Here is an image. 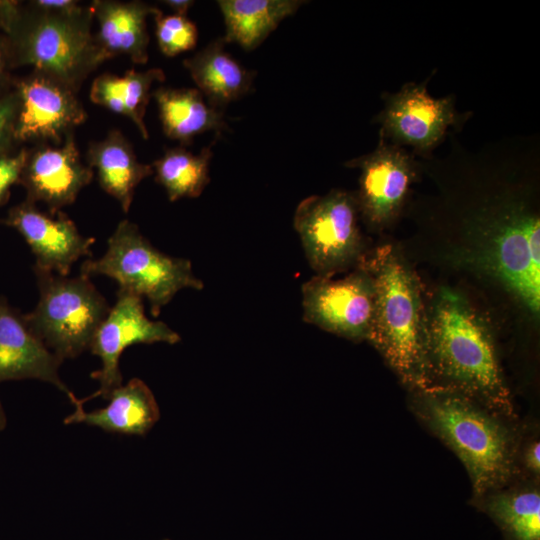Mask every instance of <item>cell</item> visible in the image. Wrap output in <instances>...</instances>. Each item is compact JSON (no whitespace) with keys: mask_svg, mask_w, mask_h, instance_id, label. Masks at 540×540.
<instances>
[{"mask_svg":"<svg viewBox=\"0 0 540 540\" xmlns=\"http://www.w3.org/2000/svg\"><path fill=\"white\" fill-rule=\"evenodd\" d=\"M163 3L168 6L175 15L186 16L189 9L193 6L191 0H165Z\"/></svg>","mask_w":540,"mask_h":540,"instance_id":"d6a6232c","label":"cell"},{"mask_svg":"<svg viewBox=\"0 0 540 540\" xmlns=\"http://www.w3.org/2000/svg\"><path fill=\"white\" fill-rule=\"evenodd\" d=\"M18 96L14 88L0 97V154L14 151Z\"/></svg>","mask_w":540,"mask_h":540,"instance_id":"4316f807","label":"cell"},{"mask_svg":"<svg viewBox=\"0 0 540 540\" xmlns=\"http://www.w3.org/2000/svg\"><path fill=\"white\" fill-rule=\"evenodd\" d=\"M4 224L15 229L35 256V268L68 276L73 264L91 257L93 237L83 236L61 210H40L26 199L9 209Z\"/></svg>","mask_w":540,"mask_h":540,"instance_id":"5bb4252c","label":"cell"},{"mask_svg":"<svg viewBox=\"0 0 540 540\" xmlns=\"http://www.w3.org/2000/svg\"><path fill=\"white\" fill-rule=\"evenodd\" d=\"M345 165L361 171L355 196L364 221L375 229L390 225L402 211L417 178L419 164L414 154L380 137L375 150Z\"/></svg>","mask_w":540,"mask_h":540,"instance_id":"7c38bea8","label":"cell"},{"mask_svg":"<svg viewBox=\"0 0 540 540\" xmlns=\"http://www.w3.org/2000/svg\"><path fill=\"white\" fill-rule=\"evenodd\" d=\"M374 285V311L368 341L401 381L427 387L426 304L422 283L395 246L364 252L359 262Z\"/></svg>","mask_w":540,"mask_h":540,"instance_id":"7a4b0ae2","label":"cell"},{"mask_svg":"<svg viewBox=\"0 0 540 540\" xmlns=\"http://www.w3.org/2000/svg\"><path fill=\"white\" fill-rule=\"evenodd\" d=\"M29 2L38 8L54 11H69L81 5L74 0H35Z\"/></svg>","mask_w":540,"mask_h":540,"instance_id":"4dcf8cb0","label":"cell"},{"mask_svg":"<svg viewBox=\"0 0 540 540\" xmlns=\"http://www.w3.org/2000/svg\"><path fill=\"white\" fill-rule=\"evenodd\" d=\"M80 274L114 279L119 290L147 299L154 317L180 290L204 287L193 273L190 260L160 252L127 219L120 221L109 237L104 255L85 260Z\"/></svg>","mask_w":540,"mask_h":540,"instance_id":"8992f818","label":"cell"},{"mask_svg":"<svg viewBox=\"0 0 540 540\" xmlns=\"http://www.w3.org/2000/svg\"><path fill=\"white\" fill-rule=\"evenodd\" d=\"M62 362L33 333L24 314L0 296V383L22 379L45 381L65 393L75 410L81 409L80 400L59 376Z\"/></svg>","mask_w":540,"mask_h":540,"instance_id":"2e32d148","label":"cell"},{"mask_svg":"<svg viewBox=\"0 0 540 540\" xmlns=\"http://www.w3.org/2000/svg\"><path fill=\"white\" fill-rule=\"evenodd\" d=\"M211 147L194 154L183 147L165 150L151 165L155 180L166 191L170 201L200 196L209 183Z\"/></svg>","mask_w":540,"mask_h":540,"instance_id":"cb8c5ba5","label":"cell"},{"mask_svg":"<svg viewBox=\"0 0 540 540\" xmlns=\"http://www.w3.org/2000/svg\"><path fill=\"white\" fill-rule=\"evenodd\" d=\"M90 7L98 26L94 37L103 61L125 56L135 64H146L147 19L160 10L142 1L95 0Z\"/></svg>","mask_w":540,"mask_h":540,"instance_id":"e0dca14e","label":"cell"},{"mask_svg":"<svg viewBox=\"0 0 540 540\" xmlns=\"http://www.w3.org/2000/svg\"><path fill=\"white\" fill-rule=\"evenodd\" d=\"M17 144H60L82 125L88 114L76 92L35 71L16 80Z\"/></svg>","mask_w":540,"mask_h":540,"instance_id":"4fadbf2b","label":"cell"},{"mask_svg":"<svg viewBox=\"0 0 540 540\" xmlns=\"http://www.w3.org/2000/svg\"><path fill=\"white\" fill-rule=\"evenodd\" d=\"M90 5L69 11L23 6L9 35L13 68L30 66L77 91L84 80L104 61L92 33Z\"/></svg>","mask_w":540,"mask_h":540,"instance_id":"5b68a950","label":"cell"},{"mask_svg":"<svg viewBox=\"0 0 540 540\" xmlns=\"http://www.w3.org/2000/svg\"><path fill=\"white\" fill-rule=\"evenodd\" d=\"M179 334L162 321L150 320L144 311L143 299L137 295L118 290L115 304L97 329L90 351L101 359V368L91 373L99 382V389L86 399L101 396L108 399L113 390L122 385L119 359L129 346L139 343L163 342L176 344Z\"/></svg>","mask_w":540,"mask_h":540,"instance_id":"8fae6325","label":"cell"},{"mask_svg":"<svg viewBox=\"0 0 540 540\" xmlns=\"http://www.w3.org/2000/svg\"><path fill=\"white\" fill-rule=\"evenodd\" d=\"M426 375V388L451 391L513 417L490 324L450 287H441L426 306Z\"/></svg>","mask_w":540,"mask_h":540,"instance_id":"6da1fadb","label":"cell"},{"mask_svg":"<svg viewBox=\"0 0 540 540\" xmlns=\"http://www.w3.org/2000/svg\"><path fill=\"white\" fill-rule=\"evenodd\" d=\"M93 176L73 133L60 144H37L28 149L19 184L27 201L43 203L47 210L56 212L72 204Z\"/></svg>","mask_w":540,"mask_h":540,"instance_id":"9a60e30c","label":"cell"},{"mask_svg":"<svg viewBox=\"0 0 540 540\" xmlns=\"http://www.w3.org/2000/svg\"><path fill=\"white\" fill-rule=\"evenodd\" d=\"M152 97L164 134L182 145L204 132L221 133L228 128L222 110L211 107L197 89L160 87Z\"/></svg>","mask_w":540,"mask_h":540,"instance_id":"44dd1931","label":"cell"},{"mask_svg":"<svg viewBox=\"0 0 540 540\" xmlns=\"http://www.w3.org/2000/svg\"><path fill=\"white\" fill-rule=\"evenodd\" d=\"M482 510L501 529L504 540H540V494L535 488L489 496Z\"/></svg>","mask_w":540,"mask_h":540,"instance_id":"d4e9b609","label":"cell"},{"mask_svg":"<svg viewBox=\"0 0 540 540\" xmlns=\"http://www.w3.org/2000/svg\"><path fill=\"white\" fill-rule=\"evenodd\" d=\"M39 289L36 307L24 318L33 333L60 360L90 348L110 306L88 276H61L34 267Z\"/></svg>","mask_w":540,"mask_h":540,"instance_id":"52a82bcc","label":"cell"},{"mask_svg":"<svg viewBox=\"0 0 540 540\" xmlns=\"http://www.w3.org/2000/svg\"><path fill=\"white\" fill-rule=\"evenodd\" d=\"M461 261L496 280L532 316L540 312V218L529 203L501 198L472 218Z\"/></svg>","mask_w":540,"mask_h":540,"instance_id":"3957f363","label":"cell"},{"mask_svg":"<svg viewBox=\"0 0 540 540\" xmlns=\"http://www.w3.org/2000/svg\"><path fill=\"white\" fill-rule=\"evenodd\" d=\"M6 423H7L6 415L0 401V431L6 427Z\"/></svg>","mask_w":540,"mask_h":540,"instance_id":"836d02e7","label":"cell"},{"mask_svg":"<svg viewBox=\"0 0 540 540\" xmlns=\"http://www.w3.org/2000/svg\"><path fill=\"white\" fill-rule=\"evenodd\" d=\"M27 154L26 147L0 154V206L9 198L11 187L19 184Z\"/></svg>","mask_w":540,"mask_h":540,"instance_id":"83f0119b","label":"cell"},{"mask_svg":"<svg viewBox=\"0 0 540 540\" xmlns=\"http://www.w3.org/2000/svg\"><path fill=\"white\" fill-rule=\"evenodd\" d=\"M24 4L15 0H0V31L9 35L19 20Z\"/></svg>","mask_w":540,"mask_h":540,"instance_id":"f1b7e54d","label":"cell"},{"mask_svg":"<svg viewBox=\"0 0 540 540\" xmlns=\"http://www.w3.org/2000/svg\"><path fill=\"white\" fill-rule=\"evenodd\" d=\"M164 80L165 74L159 68L129 69L122 75L102 73L93 80L89 97L94 104L128 118L146 140L149 133L144 117L151 89L154 83Z\"/></svg>","mask_w":540,"mask_h":540,"instance_id":"7402d4cb","label":"cell"},{"mask_svg":"<svg viewBox=\"0 0 540 540\" xmlns=\"http://www.w3.org/2000/svg\"><path fill=\"white\" fill-rule=\"evenodd\" d=\"M109 404L87 412L75 410L64 419L65 424L84 423L107 432L145 435L159 420L160 411L150 388L138 378L130 379L112 391Z\"/></svg>","mask_w":540,"mask_h":540,"instance_id":"d6986e66","label":"cell"},{"mask_svg":"<svg viewBox=\"0 0 540 540\" xmlns=\"http://www.w3.org/2000/svg\"><path fill=\"white\" fill-rule=\"evenodd\" d=\"M163 540H169V539H163Z\"/></svg>","mask_w":540,"mask_h":540,"instance_id":"e575fe53","label":"cell"},{"mask_svg":"<svg viewBox=\"0 0 540 540\" xmlns=\"http://www.w3.org/2000/svg\"><path fill=\"white\" fill-rule=\"evenodd\" d=\"M416 397L418 415L460 458L477 497L507 483L515 470L516 443L504 416L447 390H416Z\"/></svg>","mask_w":540,"mask_h":540,"instance_id":"277c9868","label":"cell"},{"mask_svg":"<svg viewBox=\"0 0 540 540\" xmlns=\"http://www.w3.org/2000/svg\"><path fill=\"white\" fill-rule=\"evenodd\" d=\"M219 38L185 59L183 65L207 103L221 110L246 95L254 73L243 67L226 50Z\"/></svg>","mask_w":540,"mask_h":540,"instance_id":"ffe728a7","label":"cell"},{"mask_svg":"<svg viewBox=\"0 0 540 540\" xmlns=\"http://www.w3.org/2000/svg\"><path fill=\"white\" fill-rule=\"evenodd\" d=\"M13 68L7 36L0 31V97L10 89V70Z\"/></svg>","mask_w":540,"mask_h":540,"instance_id":"f546056e","label":"cell"},{"mask_svg":"<svg viewBox=\"0 0 540 540\" xmlns=\"http://www.w3.org/2000/svg\"><path fill=\"white\" fill-rule=\"evenodd\" d=\"M527 468L534 474L539 473V442H533L526 450L524 455Z\"/></svg>","mask_w":540,"mask_h":540,"instance_id":"1f68e13d","label":"cell"},{"mask_svg":"<svg viewBox=\"0 0 540 540\" xmlns=\"http://www.w3.org/2000/svg\"><path fill=\"white\" fill-rule=\"evenodd\" d=\"M345 277L315 275L303 283V320L352 341L367 340L374 311V285L359 265Z\"/></svg>","mask_w":540,"mask_h":540,"instance_id":"30bf717a","label":"cell"},{"mask_svg":"<svg viewBox=\"0 0 540 540\" xmlns=\"http://www.w3.org/2000/svg\"><path fill=\"white\" fill-rule=\"evenodd\" d=\"M225 23L226 43L235 42L253 50L274 31L282 20L303 4L300 0H219Z\"/></svg>","mask_w":540,"mask_h":540,"instance_id":"603a6c76","label":"cell"},{"mask_svg":"<svg viewBox=\"0 0 540 540\" xmlns=\"http://www.w3.org/2000/svg\"><path fill=\"white\" fill-rule=\"evenodd\" d=\"M86 162L96 173L101 188L127 213L142 180L153 174L151 164L138 160L132 144L118 129L89 144Z\"/></svg>","mask_w":540,"mask_h":540,"instance_id":"ac0fdd59","label":"cell"},{"mask_svg":"<svg viewBox=\"0 0 540 540\" xmlns=\"http://www.w3.org/2000/svg\"><path fill=\"white\" fill-rule=\"evenodd\" d=\"M153 18L158 46L164 55L174 57L196 46L198 31L186 16L163 15L160 10Z\"/></svg>","mask_w":540,"mask_h":540,"instance_id":"484cf974","label":"cell"},{"mask_svg":"<svg viewBox=\"0 0 540 540\" xmlns=\"http://www.w3.org/2000/svg\"><path fill=\"white\" fill-rule=\"evenodd\" d=\"M356 196L343 190L302 200L294 213V228L316 275L334 276L357 265L363 255Z\"/></svg>","mask_w":540,"mask_h":540,"instance_id":"ba28073f","label":"cell"},{"mask_svg":"<svg viewBox=\"0 0 540 540\" xmlns=\"http://www.w3.org/2000/svg\"><path fill=\"white\" fill-rule=\"evenodd\" d=\"M428 79L420 84L406 83L396 93L383 94L384 108L376 122L381 124V138L400 147L410 146L414 155L429 159L448 128L462 126L471 113H459L452 96L431 97Z\"/></svg>","mask_w":540,"mask_h":540,"instance_id":"9c48e42d","label":"cell"}]
</instances>
